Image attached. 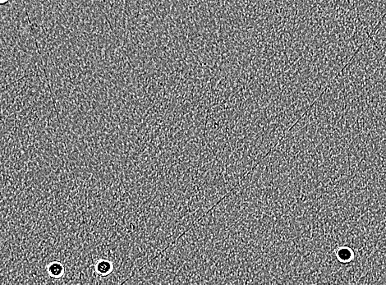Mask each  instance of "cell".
I'll list each match as a JSON object with an SVG mask.
<instances>
[{
  "label": "cell",
  "mask_w": 386,
  "mask_h": 285,
  "mask_svg": "<svg viewBox=\"0 0 386 285\" xmlns=\"http://www.w3.org/2000/svg\"><path fill=\"white\" fill-rule=\"evenodd\" d=\"M46 272L49 277L54 280L62 279L65 275V267L58 260L49 263L46 267Z\"/></svg>",
  "instance_id": "6da1fadb"
},
{
  "label": "cell",
  "mask_w": 386,
  "mask_h": 285,
  "mask_svg": "<svg viewBox=\"0 0 386 285\" xmlns=\"http://www.w3.org/2000/svg\"><path fill=\"white\" fill-rule=\"evenodd\" d=\"M112 271V262L108 260H98V262L95 266V271L100 277L108 276L111 274Z\"/></svg>",
  "instance_id": "7a4b0ae2"
},
{
  "label": "cell",
  "mask_w": 386,
  "mask_h": 285,
  "mask_svg": "<svg viewBox=\"0 0 386 285\" xmlns=\"http://www.w3.org/2000/svg\"><path fill=\"white\" fill-rule=\"evenodd\" d=\"M338 258L342 260H350L352 256V253L349 250L346 249V253H345V249H342L338 252Z\"/></svg>",
  "instance_id": "3957f363"
},
{
  "label": "cell",
  "mask_w": 386,
  "mask_h": 285,
  "mask_svg": "<svg viewBox=\"0 0 386 285\" xmlns=\"http://www.w3.org/2000/svg\"><path fill=\"white\" fill-rule=\"evenodd\" d=\"M8 0H0V4H5Z\"/></svg>",
  "instance_id": "277c9868"
}]
</instances>
